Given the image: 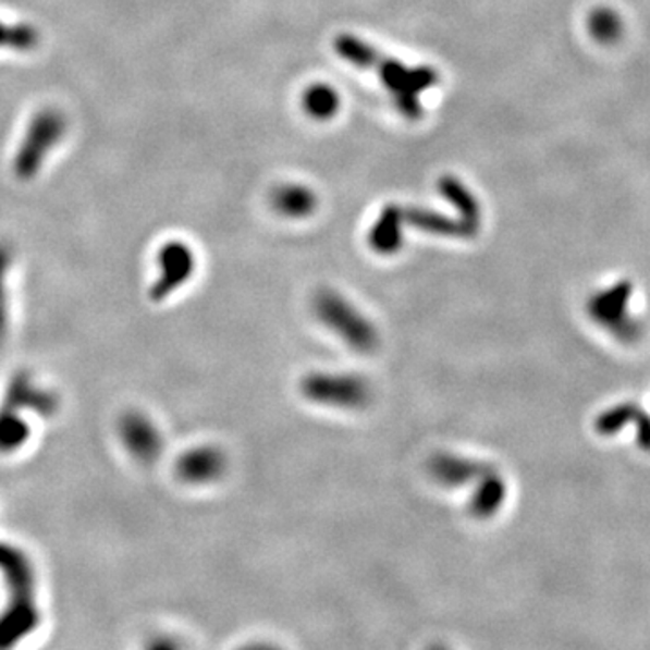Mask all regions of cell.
<instances>
[{"instance_id": "6da1fadb", "label": "cell", "mask_w": 650, "mask_h": 650, "mask_svg": "<svg viewBox=\"0 0 650 650\" xmlns=\"http://www.w3.org/2000/svg\"><path fill=\"white\" fill-rule=\"evenodd\" d=\"M334 49L342 59L356 68L375 71L381 84L385 85V89L391 93L392 100L403 116L407 120L421 118L424 114L421 95L438 84V71L427 65L408 68L397 60L389 59L355 35H340L334 40Z\"/></svg>"}, {"instance_id": "7a4b0ae2", "label": "cell", "mask_w": 650, "mask_h": 650, "mask_svg": "<svg viewBox=\"0 0 650 650\" xmlns=\"http://www.w3.org/2000/svg\"><path fill=\"white\" fill-rule=\"evenodd\" d=\"M0 573L8 589V602L0 613V649H11L40 625L37 575L24 550L4 540H0Z\"/></svg>"}, {"instance_id": "3957f363", "label": "cell", "mask_w": 650, "mask_h": 650, "mask_svg": "<svg viewBox=\"0 0 650 650\" xmlns=\"http://www.w3.org/2000/svg\"><path fill=\"white\" fill-rule=\"evenodd\" d=\"M70 127V116L60 107L46 106L33 112L11 159L13 177L21 183L37 180L54 150L64 144Z\"/></svg>"}, {"instance_id": "277c9868", "label": "cell", "mask_w": 650, "mask_h": 650, "mask_svg": "<svg viewBox=\"0 0 650 650\" xmlns=\"http://www.w3.org/2000/svg\"><path fill=\"white\" fill-rule=\"evenodd\" d=\"M312 307L320 322L358 353H372L380 345L378 329L336 291L317 293Z\"/></svg>"}, {"instance_id": "5b68a950", "label": "cell", "mask_w": 650, "mask_h": 650, "mask_svg": "<svg viewBox=\"0 0 650 650\" xmlns=\"http://www.w3.org/2000/svg\"><path fill=\"white\" fill-rule=\"evenodd\" d=\"M301 391L309 402L345 410H360L372 400L369 381L358 375L311 372L301 381Z\"/></svg>"}, {"instance_id": "8992f818", "label": "cell", "mask_w": 650, "mask_h": 650, "mask_svg": "<svg viewBox=\"0 0 650 650\" xmlns=\"http://www.w3.org/2000/svg\"><path fill=\"white\" fill-rule=\"evenodd\" d=\"M156 266L158 275L150 286V298L163 302L191 281L196 271V254L185 241L170 238L158 249Z\"/></svg>"}, {"instance_id": "52a82bcc", "label": "cell", "mask_w": 650, "mask_h": 650, "mask_svg": "<svg viewBox=\"0 0 650 650\" xmlns=\"http://www.w3.org/2000/svg\"><path fill=\"white\" fill-rule=\"evenodd\" d=\"M228 468L226 455L217 446H196V449L186 450L181 455L175 465V474L181 481L194 487L210 485L221 479Z\"/></svg>"}, {"instance_id": "ba28073f", "label": "cell", "mask_w": 650, "mask_h": 650, "mask_svg": "<svg viewBox=\"0 0 650 650\" xmlns=\"http://www.w3.org/2000/svg\"><path fill=\"white\" fill-rule=\"evenodd\" d=\"M120 438L128 454L142 463H152L161 450L163 438L152 419L142 413H127L120 421Z\"/></svg>"}, {"instance_id": "9c48e42d", "label": "cell", "mask_w": 650, "mask_h": 650, "mask_svg": "<svg viewBox=\"0 0 650 650\" xmlns=\"http://www.w3.org/2000/svg\"><path fill=\"white\" fill-rule=\"evenodd\" d=\"M429 470L439 485L455 488L481 481L482 477L495 470V466L461 455L438 454L430 459Z\"/></svg>"}, {"instance_id": "30bf717a", "label": "cell", "mask_w": 650, "mask_h": 650, "mask_svg": "<svg viewBox=\"0 0 650 650\" xmlns=\"http://www.w3.org/2000/svg\"><path fill=\"white\" fill-rule=\"evenodd\" d=\"M403 226L418 228L421 232L449 238H474L477 233L459 216L449 217L425 208L400 207Z\"/></svg>"}, {"instance_id": "8fae6325", "label": "cell", "mask_w": 650, "mask_h": 650, "mask_svg": "<svg viewBox=\"0 0 650 650\" xmlns=\"http://www.w3.org/2000/svg\"><path fill=\"white\" fill-rule=\"evenodd\" d=\"M507 487L498 468L490 471L477 482L476 492L471 495L470 512L479 520H487L503 507L506 501Z\"/></svg>"}, {"instance_id": "7c38bea8", "label": "cell", "mask_w": 650, "mask_h": 650, "mask_svg": "<svg viewBox=\"0 0 650 650\" xmlns=\"http://www.w3.org/2000/svg\"><path fill=\"white\" fill-rule=\"evenodd\" d=\"M42 46V33L32 22L8 21L0 16V51L4 53H35Z\"/></svg>"}, {"instance_id": "4fadbf2b", "label": "cell", "mask_w": 650, "mask_h": 650, "mask_svg": "<svg viewBox=\"0 0 650 650\" xmlns=\"http://www.w3.org/2000/svg\"><path fill=\"white\" fill-rule=\"evenodd\" d=\"M370 248L381 255H392L403 246V224L400 219V207L389 205L383 208L380 219L370 228Z\"/></svg>"}, {"instance_id": "5bb4252c", "label": "cell", "mask_w": 650, "mask_h": 650, "mask_svg": "<svg viewBox=\"0 0 650 650\" xmlns=\"http://www.w3.org/2000/svg\"><path fill=\"white\" fill-rule=\"evenodd\" d=\"M439 192L452 203V207L457 210V216L466 224H470L476 232L481 230V205L459 180H455L452 175H444L443 180L439 181Z\"/></svg>"}, {"instance_id": "9a60e30c", "label": "cell", "mask_w": 650, "mask_h": 650, "mask_svg": "<svg viewBox=\"0 0 650 650\" xmlns=\"http://www.w3.org/2000/svg\"><path fill=\"white\" fill-rule=\"evenodd\" d=\"M271 203L277 212L282 216L301 219L315 212L317 208V196L312 194L307 186L302 185H282L277 188L271 197Z\"/></svg>"}, {"instance_id": "2e32d148", "label": "cell", "mask_w": 650, "mask_h": 650, "mask_svg": "<svg viewBox=\"0 0 650 650\" xmlns=\"http://www.w3.org/2000/svg\"><path fill=\"white\" fill-rule=\"evenodd\" d=\"M32 438V427L16 408L5 405L0 410V454H13L24 449V444Z\"/></svg>"}, {"instance_id": "e0dca14e", "label": "cell", "mask_w": 650, "mask_h": 650, "mask_svg": "<svg viewBox=\"0 0 650 650\" xmlns=\"http://www.w3.org/2000/svg\"><path fill=\"white\" fill-rule=\"evenodd\" d=\"M302 106L309 116L320 122L331 120L340 109L339 90L328 84H312L302 95Z\"/></svg>"}, {"instance_id": "ac0fdd59", "label": "cell", "mask_w": 650, "mask_h": 650, "mask_svg": "<svg viewBox=\"0 0 650 650\" xmlns=\"http://www.w3.org/2000/svg\"><path fill=\"white\" fill-rule=\"evenodd\" d=\"M8 405L13 408H33L42 414L51 413L57 407L53 396L33 385V381L27 378L13 381L8 392Z\"/></svg>"}, {"instance_id": "d6986e66", "label": "cell", "mask_w": 650, "mask_h": 650, "mask_svg": "<svg viewBox=\"0 0 650 650\" xmlns=\"http://www.w3.org/2000/svg\"><path fill=\"white\" fill-rule=\"evenodd\" d=\"M11 252L8 246L0 244V334L4 333L8 322V296H5V282L10 275Z\"/></svg>"}]
</instances>
